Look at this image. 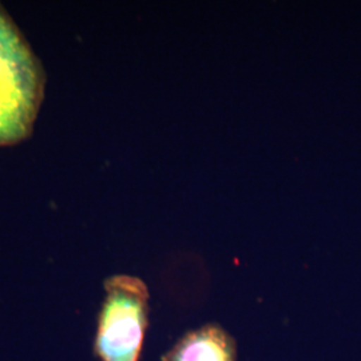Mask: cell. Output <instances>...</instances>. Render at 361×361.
<instances>
[{
  "instance_id": "2",
  "label": "cell",
  "mask_w": 361,
  "mask_h": 361,
  "mask_svg": "<svg viewBox=\"0 0 361 361\" xmlns=\"http://www.w3.org/2000/svg\"><path fill=\"white\" fill-rule=\"evenodd\" d=\"M94 352L101 361H140L149 325V290L142 280L116 274L104 283Z\"/></svg>"
},
{
  "instance_id": "3",
  "label": "cell",
  "mask_w": 361,
  "mask_h": 361,
  "mask_svg": "<svg viewBox=\"0 0 361 361\" xmlns=\"http://www.w3.org/2000/svg\"><path fill=\"white\" fill-rule=\"evenodd\" d=\"M162 361H237V347L219 324H207L180 337Z\"/></svg>"
},
{
  "instance_id": "1",
  "label": "cell",
  "mask_w": 361,
  "mask_h": 361,
  "mask_svg": "<svg viewBox=\"0 0 361 361\" xmlns=\"http://www.w3.org/2000/svg\"><path fill=\"white\" fill-rule=\"evenodd\" d=\"M44 94V73L13 19L0 7V147L31 134Z\"/></svg>"
}]
</instances>
